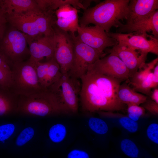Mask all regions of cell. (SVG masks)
<instances>
[{
  "label": "cell",
  "instance_id": "8992f818",
  "mask_svg": "<svg viewBox=\"0 0 158 158\" xmlns=\"http://www.w3.org/2000/svg\"><path fill=\"white\" fill-rule=\"evenodd\" d=\"M0 43V52L12 65L23 61L30 55L26 35L13 27L4 35Z\"/></svg>",
  "mask_w": 158,
  "mask_h": 158
},
{
  "label": "cell",
  "instance_id": "7c38bea8",
  "mask_svg": "<svg viewBox=\"0 0 158 158\" xmlns=\"http://www.w3.org/2000/svg\"><path fill=\"white\" fill-rule=\"evenodd\" d=\"M88 69L121 81L130 77L129 71L124 64L112 53L97 60L90 66Z\"/></svg>",
  "mask_w": 158,
  "mask_h": 158
},
{
  "label": "cell",
  "instance_id": "30bf717a",
  "mask_svg": "<svg viewBox=\"0 0 158 158\" xmlns=\"http://www.w3.org/2000/svg\"><path fill=\"white\" fill-rule=\"evenodd\" d=\"M106 33L118 43L147 53L158 54V39L152 35L138 32L126 33L109 32Z\"/></svg>",
  "mask_w": 158,
  "mask_h": 158
},
{
  "label": "cell",
  "instance_id": "8fae6325",
  "mask_svg": "<svg viewBox=\"0 0 158 158\" xmlns=\"http://www.w3.org/2000/svg\"><path fill=\"white\" fill-rule=\"evenodd\" d=\"M76 37L81 42L101 53L107 48L113 47L118 42L108 36L104 29L98 26H79L77 29Z\"/></svg>",
  "mask_w": 158,
  "mask_h": 158
},
{
  "label": "cell",
  "instance_id": "f546056e",
  "mask_svg": "<svg viewBox=\"0 0 158 158\" xmlns=\"http://www.w3.org/2000/svg\"><path fill=\"white\" fill-rule=\"evenodd\" d=\"M16 127L13 123H9L0 126V141L4 142L13 134Z\"/></svg>",
  "mask_w": 158,
  "mask_h": 158
},
{
  "label": "cell",
  "instance_id": "4dcf8cb0",
  "mask_svg": "<svg viewBox=\"0 0 158 158\" xmlns=\"http://www.w3.org/2000/svg\"><path fill=\"white\" fill-rule=\"evenodd\" d=\"M11 74L0 68V87L9 90L11 83Z\"/></svg>",
  "mask_w": 158,
  "mask_h": 158
},
{
  "label": "cell",
  "instance_id": "44dd1931",
  "mask_svg": "<svg viewBox=\"0 0 158 158\" xmlns=\"http://www.w3.org/2000/svg\"><path fill=\"white\" fill-rule=\"evenodd\" d=\"M40 9L44 11H55L59 7L70 5L77 9H86L82 4V0H36Z\"/></svg>",
  "mask_w": 158,
  "mask_h": 158
},
{
  "label": "cell",
  "instance_id": "1f68e13d",
  "mask_svg": "<svg viewBox=\"0 0 158 158\" xmlns=\"http://www.w3.org/2000/svg\"><path fill=\"white\" fill-rule=\"evenodd\" d=\"M148 138L154 143L158 144V124L152 123L149 125L146 130Z\"/></svg>",
  "mask_w": 158,
  "mask_h": 158
},
{
  "label": "cell",
  "instance_id": "52a82bcc",
  "mask_svg": "<svg viewBox=\"0 0 158 158\" xmlns=\"http://www.w3.org/2000/svg\"><path fill=\"white\" fill-rule=\"evenodd\" d=\"M73 37L74 43L73 58L68 73L71 77L77 79L85 75L90 66L103 57L105 54L81 42L76 36Z\"/></svg>",
  "mask_w": 158,
  "mask_h": 158
},
{
  "label": "cell",
  "instance_id": "7402d4cb",
  "mask_svg": "<svg viewBox=\"0 0 158 158\" xmlns=\"http://www.w3.org/2000/svg\"><path fill=\"white\" fill-rule=\"evenodd\" d=\"M98 113L102 117L117 121L122 127L130 133H135L138 129V125L137 122L130 119L127 116L114 112L101 111L98 112Z\"/></svg>",
  "mask_w": 158,
  "mask_h": 158
},
{
  "label": "cell",
  "instance_id": "484cf974",
  "mask_svg": "<svg viewBox=\"0 0 158 158\" xmlns=\"http://www.w3.org/2000/svg\"><path fill=\"white\" fill-rule=\"evenodd\" d=\"M90 128L95 133L100 135L106 133L108 127L106 122L102 119L95 117H90L88 121Z\"/></svg>",
  "mask_w": 158,
  "mask_h": 158
},
{
  "label": "cell",
  "instance_id": "d6986e66",
  "mask_svg": "<svg viewBox=\"0 0 158 158\" xmlns=\"http://www.w3.org/2000/svg\"><path fill=\"white\" fill-rule=\"evenodd\" d=\"M118 96L120 101L127 104L139 105L144 103L147 99L146 96L134 91L126 83L120 85Z\"/></svg>",
  "mask_w": 158,
  "mask_h": 158
},
{
  "label": "cell",
  "instance_id": "d4e9b609",
  "mask_svg": "<svg viewBox=\"0 0 158 158\" xmlns=\"http://www.w3.org/2000/svg\"><path fill=\"white\" fill-rule=\"evenodd\" d=\"M67 133L65 126L61 123H57L50 128L48 136L50 140L55 143L61 142L65 139Z\"/></svg>",
  "mask_w": 158,
  "mask_h": 158
},
{
  "label": "cell",
  "instance_id": "8d00e7d4",
  "mask_svg": "<svg viewBox=\"0 0 158 158\" xmlns=\"http://www.w3.org/2000/svg\"><path fill=\"white\" fill-rule=\"evenodd\" d=\"M153 73L152 88H156L158 85V63L154 68Z\"/></svg>",
  "mask_w": 158,
  "mask_h": 158
},
{
  "label": "cell",
  "instance_id": "277c9868",
  "mask_svg": "<svg viewBox=\"0 0 158 158\" xmlns=\"http://www.w3.org/2000/svg\"><path fill=\"white\" fill-rule=\"evenodd\" d=\"M55 11H30L7 15L8 22L12 27L31 39L54 34L56 17Z\"/></svg>",
  "mask_w": 158,
  "mask_h": 158
},
{
  "label": "cell",
  "instance_id": "4316f807",
  "mask_svg": "<svg viewBox=\"0 0 158 158\" xmlns=\"http://www.w3.org/2000/svg\"><path fill=\"white\" fill-rule=\"evenodd\" d=\"M50 64V60L44 62H37L34 64L39 83L44 90L46 78Z\"/></svg>",
  "mask_w": 158,
  "mask_h": 158
},
{
  "label": "cell",
  "instance_id": "7a4b0ae2",
  "mask_svg": "<svg viewBox=\"0 0 158 158\" xmlns=\"http://www.w3.org/2000/svg\"><path fill=\"white\" fill-rule=\"evenodd\" d=\"M129 0H105L84 10L79 22L80 27L90 24L98 26L107 32L113 26L118 28L120 20L126 19Z\"/></svg>",
  "mask_w": 158,
  "mask_h": 158
},
{
  "label": "cell",
  "instance_id": "cb8c5ba5",
  "mask_svg": "<svg viewBox=\"0 0 158 158\" xmlns=\"http://www.w3.org/2000/svg\"><path fill=\"white\" fill-rule=\"evenodd\" d=\"M62 75L60 66L54 57L50 59V64L46 78L44 90L49 89L58 82Z\"/></svg>",
  "mask_w": 158,
  "mask_h": 158
},
{
  "label": "cell",
  "instance_id": "4fadbf2b",
  "mask_svg": "<svg viewBox=\"0 0 158 158\" xmlns=\"http://www.w3.org/2000/svg\"><path fill=\"white\" fill-rule=\"evenodd\" d=\"M107 51L115 54L122 61L129 71V78L145 65L148 54L118 42Z\"/></svg>",
  "mask_w": 158,
  "mask_h": 158
},
{
  "label": "cell",
  "instance_id": "5bb4252c",
  "mask_svg": "<svg viewBox=\"0 0 158 158\" xmlns=\"http://www.w3.org/2000/svg\"><path fill=\"white\" fill-rule=\"evenodd\" d=\"M30 55L28 60L33 64L44 57L49 60L54 57L55 42L54 34L43 35L34 39L27 37Z\"/></svg>",
  "mask_w": 158,
  "mask_h": 158
},
{
  "label": "cell",
  "instance_id": "e575fe53",
  "mask_svg": "<svg viewBox=\"0 0 158 158\" xmlns=\"http://www.w3.org/2000/svg\"><path fill=\"white\" fill-rule=\"evenodd\" d=\"M67 158H90L89 154L86 152L78 149L71 151L67 155Z\"/></svg>",
  "mask_w": 158,
  "mask_h": 158
},
{
  "label": "cell",
  "instance_id": "d6a6232c",
  "mask_svg": "<svg viewBox=\"0 0 158 158\" xmlns=\"http://www.w3.org/2000/svg\"><path fill=\"white\" fill-rule=\"evenodd\" d=\"M7 22L6 14L0 6V42L5 35Z\"/></svg>",
  "mask_w": 158,
  "mask_h": 158
},
{
  "label": "cell",
  "instance_id": "5b68a950",
  "mask_svg": "<svg viewBox=\"0 0 158 158\" xmlns=\"http://www.w3.org/2000/svg\"><path fill=\"white\" fill-rule=\"evenodd\" d=\"M9 90L18 95L27 96L43 89L38 81L35 65L28 60L13 63Z\"/></svg>",
  "mask_w": 158,
  "mask_h": 158
},
{
  "label": "cell",
  "instance_id": "f1b7e54d",
  "mask_svg": "<svg viewBox=\"0 0 158 158\" xmlns=\"http://www.w3.org/2000/svg\"><path fill=\"white\" fill-rule=\"evenodd\" d=\"M127 111L128 117L136 122L145 114V109L144 108L136 105H127Z\"/></svg>",
  "mask_w": 158,
  "mask_h": 158
},
{
  "label": "cell",
  "instance_id": "ac0fdd59",
  "mask_svg": "<svg viewBox=\"0 0 158 158\" xmlns=\"http://www.w3.org/2000/svg\"><path fill=\"white\" fill-rule=\"evenodd\" d=\"M0 6L6 15L41 10L35 0H0Z\"/></svg>",
  "mask_w": 158,
  "mask_h": 158
},
{
  "label": "cell",
  "instance_id": "d590c367",
  "mask_svg": "<svg viewBox=\"0 0 158 158\" xmlns=\"http://www.w3.org/2000/svg\"><path fill=\"white\" fill-rule=\"evenodd\" d=\"M0 68L6 72L12 73L11 68L9 64V62L5 56L0 52Z\"/></svg>",
  "mask_w": 158,
  "mask_h": 158
},
{
  "label": "cell",
  "instance_id": "e0dca14e",
  "mask_svg": "<svg viewBox=\"0 0 158 158\" xmlns=\"http://www.w3.org/2000/svg\"><path fill=\"white\" fill-rule=\"evenodd\" d=\"M147 33L151 32L155 38L158 37V11H156L149 16L133 24H123L118 27L117 32L129 33L134 32Z\"/></svg>",
  "mask_w": 158,
  "mask_h": 158
},
{
  "label": "cell",
  "instance_id": "83f0119b",
  "mask_svg": "<svg viewBox=\"0 0 158 158\" xmlns=\"http://www.w3.org/2000/svg\"><path fill=\"white\" fill-rule=\"evenodd\" d=\"M34 129L32 127H28L24 129L19 133L16 140V145L22 147L30 141L34 136Z\"/></svg>",
  "mask_w": 158,
  "mask_h": 158
},
{
  "label": "cell",
  "instance_id": "9a60e30c",
  "mask_svg": "<svg viewBox=\"0 0 158 158\" xmlns=\"http://www.w3.org/2000/svg\"><path fill=\"white\" fill-rule=\"evenodd\" d=\"M158 8V0H130L126 24H133L146 18Z\"/></svg>",
  "mask_w": 158,
  "mask_h": 158
},
{
  "label": "cell",
  "instance_id": "ba28073f",
  "mask_svg": "<svg viewBox=\"0 0 158 158\" xmlns=\"http://www.w3.org/2000/svg\"><path fill=\"white\" fill-rule=\"evenodd\" d=\"M55 42L54 58L59 64L62 74L68 73L72 63L74 43L73 38L68 32L54 27Z\"/></svg>",
  "mask_w": 158,
  "mask_h": 158
},
{
  "label": "cell",
  "instance_id": "9c48e42d",
  "mask_svg": "<svg viewBox=\"0 0 158 158\" xmlns=\"http://www.w3.org/2000/svg\"><path fill=\"white\" fill-rule=\"evenodd\" d=\"M76 79L71 77L68 73L62 74L59 80L50 89L60 97L70 113L78 112L79 90Z\"/></svg>",
  "mask_w": 158,
  "mask_h": 158
},
{
  "label": "cell",
  "instance_id": "603a6c76",
  "mask_svg": "<svg viewBox=\"0 0 158 158\" xmlns=\"http://www.w3.org/2000/svg\"><path fill=\"white\" fill-rule=\"evenodd\" d=\"M158 61V58H157L150 62L146 63L143 67L130 78V84L134 87L146 80L153 72Z\"/></svg>",
  "mask_w": 158,
  "mask_h": 158
},
{
  "label": "cell",
  "instance_id": "6da1fadb",
  "mask_svg": "<svg viewBox=\"0 0 158 158\" xmlns=\"http://www.w3.org/2000/svg\"><path fill=\"white\" fill-rule=\"evenodd\" d=\"M80 79L81 84L79 95L84 111L91 113L125 109V104L120 101L118 96L121 80L91 69Z\"/></svg>",
  "mask_w": 158,
  "mask_h": 158
},
{
  "label": "cell",
  "instance_id": "74e56055",
  "mask_svg": "<svg viewBox=\"0 0 158 158\" xmlns=\"http://www.w3.org/2000/svg\"><path fill=\"white\" fill-rule=\"evenodd\" d=\"M151 100L158 104V89L155 88L153 91L151 92Z\"/></svg>",
  "mask_w": 158,
  "mask_h": 158
},
{
  "label": "cell",
  "instance_id": "ffe728a7",
  "mask_svg": "<svg viewBox=\"0 0 158 158\" xmlns=\"http://www.w3.org/2000/svg\"><path fill=\"white\" fill-rule=\"evenodd\" d=\"M19 96L0 87V117L17 113Z\"/></svg>",
  "mask_w": 158,
  "mask_h": 158
},
{
  "label": "cell",
  "instance_id": "3957f363",
  "mask_svg": "<svg viewBox=\"0 0 158 158\" xmlns=\"http://www.w3.org/2000/svg\"><path fill=\"white\" fill-rule=\"evenodd\" d=\"M17 113L40 117L70 113L59 96L50 89L19 96Z\"/></svg>",
  "mask_w": 158,
  "mask_h": 158
},
{
  "label": "cell",
  "instance_id": "836d02e7",
  "mask_svg": "<svg viewBox=\"0 0 158 158\" xmlns=\"http://www.w3.org/2000/svg\"><path fill=\"white\" fill-rule=\"evenodd\" d=\"M143 104V107L152 114L158 115V104L152 100H147Z\"/></svg>",
  "mask_w": 158,
  "mask_h": 158
},
{
  "label": "cell",
  "instance_id": "2e32d148",
  "mask_svg": "<svg viewBox=\"0 0 158 158\" xmlns=\"http://www.w3.org/2000/svg\"><path fill=\"white\" fill-rule=\"evenodd\" d=\"M78 9L70 5L62 6L55 11L56 26L60 29L70 32L73 37L80 26Z\"/></svg>",
  "mask_w": 158,
  "mask_h": 158
}]
</instances>
